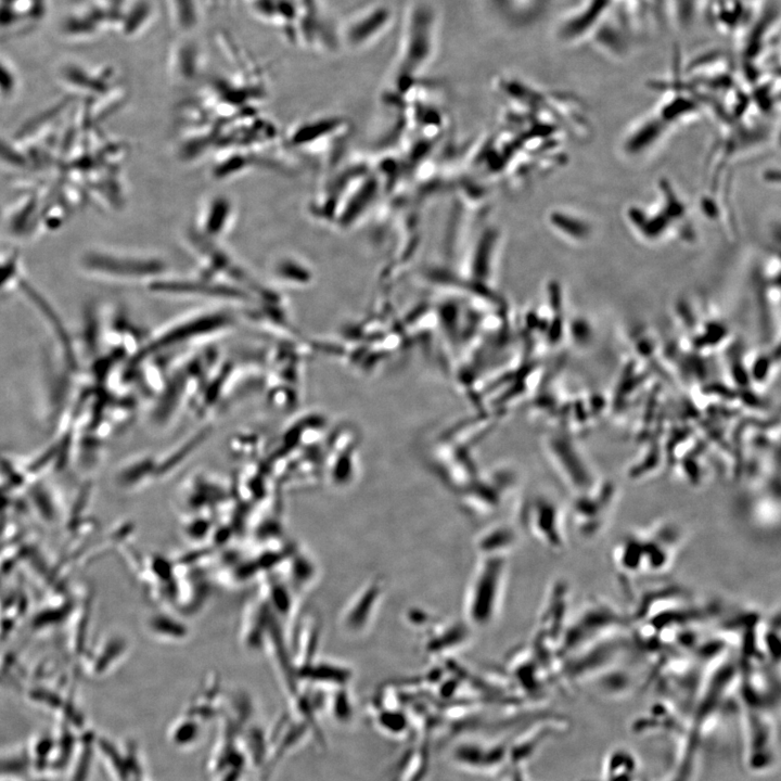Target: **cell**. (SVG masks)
I'll return each mask as SVG.
<instances>
[{
	"mask_svg": "<svg viewBox=\"0 0 781 781\" xmlns=\"http://www.w3.org/2000/svg\"><path fill=\"white\" fill-rule=\"evenodd\" d=\"M390 19L391 11L388 8H369L347 24L342 32L344 41L354 48L370 44L386 29Z\"/></svg>",
	"mask_w": 781,
	"mask_h": 781,
	"instance_id": "8992f818",
	"label": "cell"
},
{
	"mask_svg": "<svg viewBox=\"0 0 781 781\" xmlns=\"http://www.w3.org/2000/svg\"><path fill=\"white\" fill-rule=\"evenodd\" d=\"M764 7L759 0H711L708 16L716 30L741 41Z\"/></svg>",
	"mask_w": 781,
	"mask_h": 781,
	"instance_id": "3957f363",
	"label": "cell"
},
{
	"mask_svg": "<svg viewBox=\"0 0 781 781\" xmlns=\"http://www.w3.org/2000/svg\"><path fill=\"white\" fill-rule=\"evenodd\" d=\"M518 535L508 526H497L485 530L477 540L480 556L506 557L517 544Z\"/></svg>",
	"mask_w": 781,
	"mask_h": 781,
	"instance_id": "ba28073f",
	"label": "cell"
},
{
	"mask_svg": "<svg viewBox=\"0 0 781 781\" xmlns=\"http://www.w3.org/2000/svg\"><path fill=\"white\" fill-rule=\"evenodd\" d=\"M384 594V583L374 579L367 583L351 601L344 614V624L353 633H363L369 629L377 617Z\"/></svg>",
	"mask_w": 781,
	"mask_h": 781,
	"instance_id": "277c9868",
	"label": "cell"
},
{
	"mask_svg": "<svg viewBox=\"0 0 781 781\" xmlns=\"http://www.w3.org/2000/svg\"><path fill=\"white\" fill-rule=\"evenodd\" d=\"M682 539V531L671 527L633 533L614 550V560L626 573H659L673 565Z\"/></svg>",
	"mask_w": 781,
	"mask_h": 781,
	"instance_id": "6da1fadb",
	"label": "cell"
},
{
	"mask_svg": "<svg viewBox=\"0 0 781 781\" xmlns=\"http://www.w3.org/2000/svg\"><path fill=\"white\" fill-rule=\"evenodd\" d=\"M404 34V50L407 58L428 57L434 44L435 17L427 5L417 4L409 14Z\"/></svg>",
	"mask_w": 781,
	"mask_h": 781,
	"instance_id": "5b68a950",
	"label": "cell"
},
{
	"mask_svg": "<svg viewBox=\"0 0 781 781\" xmlns=\"http://www.w3.org/2000/svg\"><path fill=\"white\" fill-rule=\"evenodd\" d=\"M470 629L467 622L444 623L428 634L425 640V654L432 657H441L453 654L470 642Z\"/></svg>",
	"mask_w": 781,
	"mask_h": 781,
	"instance_id": "52a82bcc",
	"label": "cell"
},
{
	"mask_svg": "<svg viewBox=\"0 0 781 781\" xmlns=\"http://www.w3.org/2000/svg\"><path fill=\"white\" fill-rule=\"evenodd\" d=\"M506 575V557L481 556L465 600L466 622L471 627L485 629L495 621L502 605Z\"/></svg>",
	"mask_w": 781,
	"mask_h": 781,
	"instance_id": "7a4b0ae2",
	"label": "cell"
},
{
	"mask_svg": "<svg viewBox=\"0 0 781 781\" xmlns=\"http://www.w3.org/2000/svg\"><path fill=\"white\" fill-rule=\"evenodd\" d=\"M173 19L179 29L194 30L199 22L198 0H169Z\"/></svg>",
	"mask_w": 781,
	"mask_h": 781,
	"instance_id": "9c48e42d",
	"label": "cell"
}]
</instances>
